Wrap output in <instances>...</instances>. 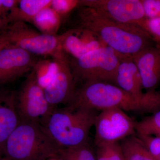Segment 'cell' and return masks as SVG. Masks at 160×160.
Returning a JSON list of instances; mask_svg holds the SVG:
<instances>
[{
    "instance_id": "18",
    "label": "cell",
    "mask_w": 160,
    "mask_h": 160,
    "mask_svg": "<svg viewBox=\"0 0 160 160\" xmlns=\"http://www.w3.org/2000/svg\"><path fill=\"white\" fill-rule=\"evenodd\" d=\"M125 160H155L136 134L120 142Z\"/></svg>"
},
{
    "instance_id": "25",
    "label": "cell",
    "mask_w": 160,
    "mask_h": 160,
    "mask_svg": "<svg viewBox=\"0 0 160 160\" xmlns=\"http://www.w3.org/2000/svg\"><path fill=\"white\" fill-rule=\"evenodd\" d=\"M147 18L160 17V0H141Z\"/></svg>"
},
{
    "instance_id": "16",
    "label": "cell",
    "mask_w": 160,
    "mask_h": 160,
    "mask_svg": "<svg viewBox=\"0 0 160 160\" xmlns=\"http://www.w3.org/2000/svg\"><path fill=\"white\" fill-rule=\"evenodd\" d=\"M52 0H18L17 5L9 12L8 22L32 23L41 10L51 5Z\"/></svg>"
},
{
    "instance_id": "15",
    "label": "cell",
    "mask_w": 160,
    "mask_h": 160,
    "mask_svg": "<svg viewBox=\"0 0 160 160\" xmlns=\"http://www.w3.org/2000/svg\"><path fill=\"white\" fill-rule=\"evenodd\" d=\"M16 97V92L0 91V160L7 140L21 122Z\"/></svg>"
},
{
    "instance_id": "29",
    "label": "cell",
    "mask_w": 160,
    "mask_h": 160,
    "mask_svg": "<svg viewBox=\"0 0 160 160\" xmlns=\"http://www.w3.org/2000/svg\"><path fill=\"white\" fill-rule=\"evenodd\" d=\"M49 160H62L61 159V158L58 155L54 157H53L49 159Z\"/></svg>"
},
{
    "instance_id": "7",
    "label": "cell",
    "mask_w": 160,
    "mask_h": 160,
    "mask_svg": "<svg viewBox=\"0 0 160 160\" xmlns=\"http://www.w3.org/2000/svg\"><path fill=\"white\" fill-rule=\"evenodd\" d=\"M2 33L6 36L9 45L33 55L52 57L62 49L60 35L43 34L23 22L11 23Z\"/></svg>"
},
{
    "instance_id": "22",
    "label": "cell",
    "mask_w": 160,
    "mask_h": 160,
    "mask_svg": "<svg viewBox=\"0 0 160 160\" xmlns=\"http://www.w3.org/2000/svg\"><path fill=\"white\" fill-rule=\"evenodd\" d=\"M95 147L96 160H125L120 142L101 143Z\"/></svg>"
},
{
    "instance_id": "19",
    "label": "cell",
    "mask_w": 160,
    "mask_h": 160,
    "mask_svg": "<svg viewBox=\"0 0 160 160\" xmlns=\"http://www.w3.org/2000/svg\"><path fill=\"white\" fill-rule=\"evenodd\" d=\"M58 70V63L53 58L38 60L32 69L38 84L43 90L51 82Z\"/></svg>"
},
{
    "instance_id": "23",
    "label": "cell",
    "mask_w": 160,
    "mask_h": 160,
    "mask_svg": "<svg viewBox=\"0 0 160 160\" xmlns=\"http://www.w3.org/2000/svg\"><path fill=\"white\" fill-rule=\"evenodd\" d=\"M79 0H52L50 7L62 20L66 18L73 9L78 7Z\"/></svg>"
},
{
    "instance_id": "3",
    "label": "cell",
    "mask_w": 160,
    "mask_h": 160,
    "mask_svg": "<svg viewBox=\"0 0 160 160\" xmlns=\"http://www.w3.org/2000/svg\"><path fill=\"white\" fill-rule=\"evenodd\" d=\"M97 111L67 106L55 108L42 126L60 149L79 146L88 142Z\"/></svg>"
},
{
    "instance_id": "24",
    "label": "cell",
    "mask_w": 160,
    "mask_h": 160,
    "mask_svg": "<svg viewBox=\"0 0 160 160\" xmlns=\"http://www.w3.org/2000/svg\"><path fill=\"white\" fill-rule=\"evenodd\" d=\"M155 160H160V138L138 135Z\"/></svg>"
},
{
    "instance_id": "8",
    "label": "cell",
    "mask_w": 160,
    "mask_h": 160,
    "mask_svg": "<svg viewBox=\"0 0 160 160\" xmlns=\"http://www.w3.org/2000/svg\"><path fill=\"white\" fill-rule=\"evenodd\" d=\"M136 122L118 108H111L98 113L94 126L95 146L101 143L120 142L136 134Z\"/></svg>"
},
{
    "instance_id": "26",
    "label": "cell",
    "mask_w": 160,
    "mask_h": 160,
    "mask_svg": "<svg viewBox=\"0 0 160 160\" xmlns=\"http://www.w3.org/2000/svg\"><path fill=\"white\" fill-rule=\"evenodd\" d=\"M146 31L150 35L154 42L160 46V17L147 18Z\"/></svg>"
},
{
    "instance_id": "27",
    "label": "cell",
    "mask_w": 160,
    "mask_h": 160,
    "mask_svg": "<svg viewBox=\"0 0 160 160\" xmlns=\"http://www.w3.org/2000/svg\"><path fill=\"white\" fill-rule=\"evenodd\" d=\"M9 45V43L6 36L3 33L0 34V51Z\"/></svg>"
},
{
    "instance_id": "5",
    "label": "cell",
    "mask_w": 160,
    "mask_h": 160,
    "mask_svg": "<svg viewBox=\"0 0 160 160\" xmlns=\"http://www.w3.org/2000/svg\"><path fill=\"white\" fill-rule=\"evenodd\" d=\"M120 54L108 46L93 50L78 58L70 60L75 85L78 82H105L116 85Z\"/></svg>"
},
{
    "instance_id": "10",
    "label": "cell",
    "mask_w": 160,
    "mask_h": 160,
    "mask_svg": "<svg viewBox=\"0 0 160 160\" xmlns=\"http://www.w3.org/2000/svg\"><path fill=\"white\" fill-rule=\"evenodd\" d=\"M58 65L56 74L44 89L48 102L52 108L61 104H69L74 94L75 83L67 54L62 49L52 56Z\"/></svg>"
},
{
    "instance_id": "2",
    "label": "cell",
    "mask_w": 160,
    "mask_h": 160,
    "mask_svg": "<svg viewBox=\"0 0 160 160\" xmlns=\"http://www.w3.org/2000/svg\"><path fill=\"white\" fill-rule=\"evenodd\" d=\"M68 106L97 111L116 108L125 112L153 113L160 109V92L149 99L140 100L114 84L90 82L75 89Z\"/></svg>"
},
{
    "instance_id": "4",
    "label": "cell",
    "mask_w": 160,
    "mask_h": 160,
    "mask_svg": "<svg viewBox=\"0 0 160 160\" xmlns=\"http://www.w3.org/2000/svg\"><path fill=\"white\" fill-rule=\"evenodd\" d=\"M60 149L42 126L20 122L6 142L1 160H49Z\"/></svg>"
},
{
    "instance_id": "28",
    "label": "cell",
    "mask_w": 160,
    "mask_h": 160,
    "mask_svg": "<svg viewBox=\"0 0 160 160\" xmlns=\"http://www.w3.org/2000/svg\"><path fill=\"white\" fill-rule=\"evenodd\" d=\"M2 0H0V18L5 17H8V13L6 12L4 9L2 5Z\"/></svg>"
},
{
    "instance_id": "13",
    "label": "cell",
    "mask_w": 160,
    "mask_h": 160,
    "mask_svg": "<svg viewBox=\"0 0 160 160\" xmlns=\"http://www.w3.org/2000/svg\"><path fill=\"white\" fill-rule=\"evenodd\" d=\"M141 76L143 89L155 90L160 83V46L153 45L132 56Z\"/></svg>"
},
{
    "instance_id": "11",
    "label": "cell",
    "mask_w": 160,
    "mask_h": 160,
    "mask_svg": "<svg viewBox=\"0 0 160 160\" xmlns=\"http://www.w3.org/2000/svg\"><path fill=\"white\" fill-rule=\"evenodd\" d=\"M34 55L9 45L0 51V86L13 82L31 72L36 63Z\"/></svg>"
},
{
    "instance_id": "9",
    "label": "cell",
    "mask_w": 160,
    "mask_h": 160,
    "mask_svg": "<svg viewBox=\"0 0 160 160\" xmlns=\"http://www.w3.org/2000/svg\"><path fill=\"white\" fill-rule=\"evenodd\" d=\"M78 7H90L117 22L146 31L147 18L141 0H79Z\"/></svg>"
},
{
    "instance_id": "6",
    "label": "cell",
    "mask_w": 160,
    "mask_h": 160,
    "mask_svg": "<svg viewBox=\"0 0 160 160\" xmlns=\"http://www.w3.org/2000/svg\"><path fill=\"white\" fill-rule=\"evenodd\" d=\"M16 105L21 122L35 123L42 126L54 109L48 102L32 69L16 92Z\"/></svg>"
},
{
    "instance_id": "17",
    "label": "cell",
    "mask_w": 160,
    "mask_h": 160,
    "mask_svg": "<svg viewBox=\"0 0 160 160\" xmlns=\"http://www.w3.org/2000/svg\"><path fill=\"white\" fill-rule=\"evenodd\" d=\"M62 22L59 15L49 6L41 10L34 17L32 24L43 34L56 35Z\"/></svg>"
},
{
    "instance_id": "20",
    "label": "cell",
    "mask_w": 160,
    "mask_h": 160,
    "mask_svg": "<svg viewBox=\"0 0 160 160\" xmlns=\"http://www.w3.org/2000/svg\"><path fill=\"white\" fill-rule=\"evenodd\" d=\"M58 155L62 160H96L95 150L88 142L79 146L60 149Z\"/></svg>"
},
{
    "instance_id": "14",
    "label": "cell",
    "mask_w": 160,
    "mask_h": 160,
    "mask_svg": "<svg viewBox=\"0 0 160 160\" xmlns=\"http://www.w3.org/2000/svg\"><path fill=\"white\" fill-rule=\"evenodd\" d=\"M116 85L132 96L140 100L153 97L159 91L143 92L141 76L131 56H124L121 58L117 72Z\"/></svg>"
},
{
    "instance_id": "21",
    "label": "cell",
    "mask_w": 160,
    "mask_h": 160,
    "mask_svg": "<svg viewBox=\"0 0 160 160\" xmlns=\"http://www.w3.org/2000/svg\"><path fill=\"white\" fill-rule=\"evenodd\" d=\"M138 135L152 136L160 138V109L139 122H136Z\"/></svg>"
},
{
    "instance_id": "1",
    "label": "cell",
    "mask_w": 160,
    "mask_h": 160,
    "mask_svg": "<svg viewBox=\"0 0 160 160\" xmlns=\"http://www.w3.org/2000/svg\"><path fill=\"white\" fill-rule=\"evenodd\" d=\"M78 9V27L93 32L106 46L120 54L132 57L154 45L150 35L141 28L117 22L90 7Z\"/></svg>"
},
{
    "instance_id": "12",
    "label": "cell",
    "mask_w": 160,
    "mask_h": 160,
    "mask_svg": "<svg viewBox=\"0 0 160 160\" xmlns=\"http://www.w3.org/2000/svg\"><path fill=\"white\" fill-rule=\"evenodd\" d=\"M60 35L61 48L73 58L106 46L93 32L82 27L69 29Z\"/></svg>"
}]
</instances>
